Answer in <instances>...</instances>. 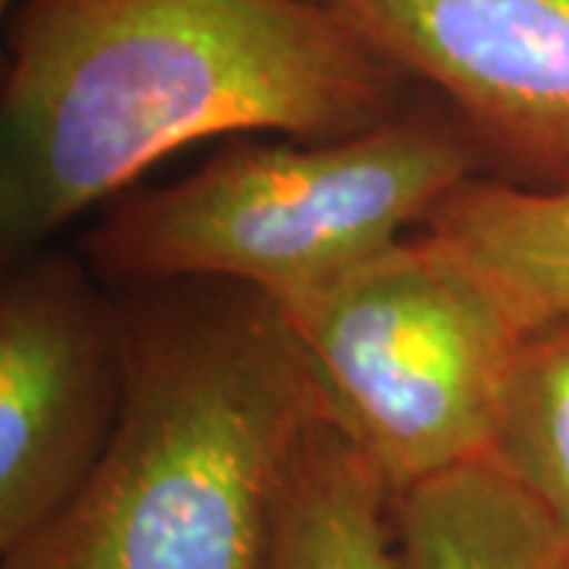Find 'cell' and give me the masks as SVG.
<instances>
[{
	"label": "cell",
	"mask_w": 569,
	"mask_h": 569,
	"mask_svg": "<svg viewBox=\"0 0 569 569\" xmlns=\"http://www.w3.org/2000/svg\"><path fill=\"white\" fill-rule=\"evenodd\" d=\"M0 86L3 263L190 142L336 140L411 77L332 0H13Z\"/></svg>",
	"instance_id": "cell-1"
},
{
	"label": "cell",
	"mask_w": 569,
	"mask_h": 569,
	"mask_svg": "<svg viewBox=\"0 0 569 569\" xmlns=\"http://www.w3.org/2000/svg\"><path fill=\"white\" fill-rule=\"evenodd\" d=\"M123 402L67 507L0 569H266L282 485L329 396L282 307L231 282L137 288Z\"/></svg>",
	"instance_id": "cell-2"
},
{
	"label": "cell",
	"mask_w": 569,
	"mask_h": 569,
	"mask_svg": "<svg viewBox=\"0 0 569 569\" xmlns=\"http://www.w3.org/2000/svg\"><path fill=\"white\" fill-rule=\"evenodd\" d=\"M466 123L399 111L336 140L228 142L86 238V263L130 288L231 282L288 305L421 231L475 178Z\"/></svg>",
	"instance_id": "cell-3"
},
{
	"label": "cell",
	"mask_w": 569,
	"mask_h": 569,
	"mask_svg": "<svg viewBox=\"0 0 569 569\" xmlns=\"http://www.w3.org/2000/svg\"><path fill=\"white\" fill-rule=\"evenodd\" d=\"M279 307L392 493L488 456L526 329L427 231Z\"/></svg>",
	"instance_id": "cell-4"
},
{
	"label": "cell",
	"mask_w": 569,
	"mask_h": 569,
	"mask_svg": "<svg viewBox=\"0 0 569 569\" xmlns=\"http://www.w3.org/2000/svg\"><path fill=\"white\" fill-rule=\"evenodd\" d=\"M123 402L121 310L89 266L36 250L0 284V553L86 485Z\"/></svg>",
	"instance_id": "cell-5"
},
{
	"label": "cell",
	"mask_w": 569,
	"mask_h": 569,
	"mask_svg": "<svg viewBox=\"0 0 569 569\" xmlns=\"http://www.w3.org/2000/svg\"><path fill=\"white\" fill-rule=\"evenodd\" d=\"M471 140L522 178L569 190V0H332Z\"/></svg>",
	"instance_id": "cell-6"
},
{
	"label": "cell",
	"mask_w": 569,
	"mask_h": 569,
	"mask_svg": "<svg viewBox=\"0 0 569 569\" xmlns=\"http://www.w3.org/2000/svg\"><path fill=\"white\" fill-rule=\"evenodd\" d=\"M406 569H569V531L493 456L396 493Z\"/></svg>",
	"instance_id": "cell-7"
},
{
	"label": "cell",
	"mask_w": 569,
	"mask_h": 569,
	"mask_svg": "<svg viewBox=\"0 0 569 569\" xmlns=\"http://www.w3.org/2000/svg\"><path fill=\"white\" fill-rule=\"evenodd\" d=\"M266 569H406L396 493L332 415L291 459Z\"/></svg>",
	"instance_id": "cell-8"
},
{
	"label": "cell",
	"mask_w": 569,
	"mask_h": 569,
	"mask_svg": "<svg viewBox=\"0 0 569 569\" xmlns=\"http://www.w3.org/2000/svg\"><path fill=\"white\" fill-rule=\"evenodd\" d=\"M526 332L569 317V190L468 178L425 222Z\"/></svg>",
	"instance_id": "cell-9"
},
{
	"label": "cell",
	"mask_w": 569,
	"mask_h": 569,
	"mask_svg": "<svg viewBox=\"0 0 569 569\" xmlns=\"http://www.w3.org/2000/svg\"><path fill=\"white\" fill-rule=\"evenodd\" d=\"M490 456L569 531V317L526 332L500 396Z\"/></svg>",
	"instance_id": "cell-10"
},
{
	"label": "cell",
	"mask_w": 569,
	"mask_h": 569,
	"mask_svg": "<svg viewBox=\"0 0 569 569\" xmlns=\"http://www.w3.org/2000/svg\"><path fill=\"white\" fill-rule=\"evenodd\" d=\"M0 7H3V10H10V7H13V0H0Z\"/></svg>",
	"instance_id": "cell-11"
}]
</instances>
